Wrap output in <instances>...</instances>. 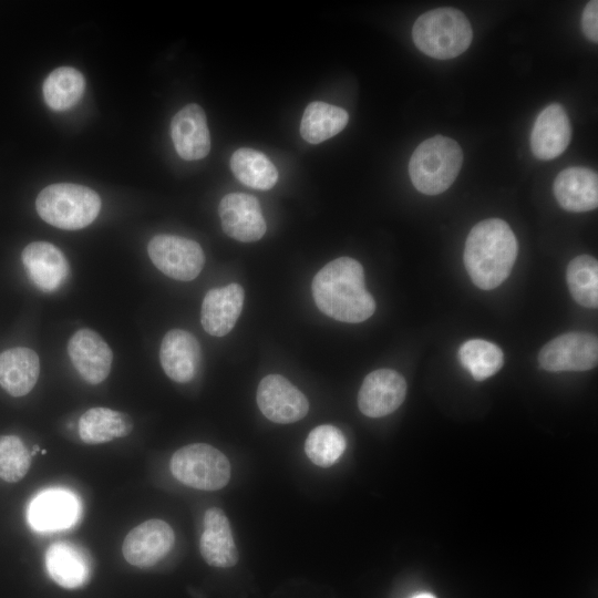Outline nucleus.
<instances>
[{
	"label": "nucleus",
	"instance_id": "obj_1",
	"mask_svg": "<svg viewBox=\"0 0 598 598\" xmlns=\"http://www.w3.org/2000/svg\"><path fill=\"white\" fill-rule=\"evenodd\" d=\"M311 291L318 309L338 321L362 322L375 310V301L364 286L363 268L350 257L322 267L313 277Z\"/></svg>",
	"mask_w": 598,
	"mask_h": 598
},
{
	"label": "nucleus",
	"instance_id": "obj_2",
	"mask_svg": "<svg viewBox=\"0 0 598 598\" xmlns=\"http://www.w3.org/2000/svg\"><path fill=\"white\" fill-rule=\"evenodd\" d=\"M517 256V240L509 225L499 218L476 224L464 248V265L481 289L498 287L511 274Z\"/></svg>",
	"mask_w": 598,
	"mask_h": 598
},
{
	"label": "nucleus",
	"instance_id": "obj_3",
	"mask_svg": "<svg viewBox=\"0 0 598 598\" xmlns=\"http://www.w3.org/2000/svg\"><path fill=\"white\" fill-rule=\"evenodd\" d=\"M412 38L424 54L447 60L466 51L472 42L473 31L463 12L443 7L421 14L413 24Z\"/></svg>",
	"mask_w": 598,
	"mask_h": 598
},
{
	"label": "nucleus",
	"instance_id": "obj_4",
	"mask_svg": "<svg viewBox=\"0 0 598 598\" xmlns=\"http://www.w3.org/2000/svg\"><path fill=\"white\" fill-rule=\"evenodd\" d=\"M463 153L458 143L436 135L422 142L409 162V175L413 186L425 195L445 192L457 177Z\"/></svg>",
	"mask_w": 598,
	"mask_h": 598
},
{
	"label": "nucleus",
	"instance_id": "obj_5",
	"mask_svg": "<svg viewBox=\"0 0 598 598\" xmlns=\"http://www.w3.org/2000/svg\"><path fill=\"white\" fill-rule=\"evenodd\" d=\"M39 216L48 224L66 230L89 226L101 209L100 196L91 188L59 183L43 188L35 200Z\"/></svg>",
	"mask_w": 598,
	"mask_h": 598
},
{
	"label": "nucleus",
	"instance_id": "obj_6",
	"mask_svg": "<svg viewBox=\"0 0 598 598\" xmlns=\"http://www.w3.org/2000/svg\"><path fill=\"white\" fill-rule=\"evenodd\" d=\"M169 467L181 483L202 491L220 489L230 478L228 458L206 443H194L178 448L171 458Z\"/></svg>",
	"mask_w": 598,
	"mask_h": 598
},
{
	"label": "nucleus",
	"instance_id": "obj_7",
	"mask_svg": "<svg viewBox=\"0 0 598 598\" xmlns=\"http://www.w3.org/2000/svg\"><path fill=\"white\" fill-rule=\"evenodd\" d=\"M147 254L157 269L181 281L195 279L205 264L198 243L175 235L154 236L147 245Z\"/></svg>",
	"mask_w": 598,
	"mask_h": 598
},
{
	"label": "nucleus",
	"instance_id": "obj_8",
	"mask_svg": "<svg viewBox=\"0 0 598 598\" xmlns=\"http://www.w3.org/2000/svg\"><path fill=\"white\" fill-rule=\"evenodd\" d=\"M538 362L549 372L590 370L598 362L597 337L585 332L558 336L540 349Z\"/></svg>",
	"mask_w": 598,
	"mask_h": 598
},
{
	"label": "nucleus",
	"instance_id": "obj_9",
	"mask_svg": "<svg viewBox=\"0 0 598 598\" xmlns=\"http://www.w3.org/2000/svg\"><path fill=\"white\" fill-rule=\"evenodd\" d=\"M256 399L261 413L275 423L297 422L309 411L305 394L279 374L266 375L260 381Z\"/></svg>",
	"mask_w": 598,
	"mask_h": 598
},
{
	"label": "nucleus",
	"instance_id": "obj_10",
	"mask_svg": "<svg viewBox=\"0 0 598 598\" xmlns=\"http://www.w3.org/2000/svg\"><path fill=\"white\" fill-rule=\"evenodd\" d=\"M174 542V530L166 522L148 519L128 532L122 545V554L128 564L146 568L163 559Z\"/></svg>",
	"mask_w": 598,
	"mask_h": 598
},
{
	"label": "nucleus",
	"instance_id": "obj_11",
	"mask_svg": "<svg viewBox=\"0 0 598 598\" xmlns=\"http://www.w3.org/2000/svg\"><path fill=\"white\" fill-rule=\"evenodd\" d=\"M218 213L224 233L238 241H257L266 233L260 204L249 194L225 195L219 203Z\"/></svg>",
	"mask_w": 598,
	"mask_h": 598
},
{
	"label": "nucleus",
	"instance_id": "obj_12",
	"mask_svg": "<svg viewBox=\"0 0 598 598\" xmlns=\"http://www.w3.org/2000/svg\"><path fill=\"white\" fill-rule=\"evenodd\" d=\"M405 395L406 382L399 372L378 369L364 378L358 394V406L369 417H381L395 411Z\"/></svg>",
	"mask_w": 598,
	"mask_h": 598
},
{
	"label": "nucleus",
	"instance_id": "obj_13",
	"mask_svg": "<svg viewBox=\"0 0 598 598\" xmlns=\"http://www.w3.org/2000/svg\"><path fill=\"white\" fill-rule=\"evenodd\" d=\"M68 354L79 374L90 384L103 382L111 372L113 353L95 331L83 328L72 334Z\"/></svg>",
	"mask_w": 598,
	"mask_h": 598
},
{
	"label": "nucleus",
	"instance_id": "obj_14",
	"mask_svg": "<svg viewBox=\"0 0 598 598\" xmlns=\"http://www.w3.org/2000/svg\"><path fill=\"white\" fill-rule=\"evenodd\" d=\"M571 140V125L565 109L553 103L536 117L530 133V150L543 161L563 154Z\"/></svg>",
	"mask_w": 598,
	"mask_h": 598
},
{
	"label": "nucleus",
	"instance_id": "obj_15",
	"mask_svg": "<svg viewBox=\"0 0 598 598\" xmlns=\"http://www.w3.org/2000/svg\"><path fill=\"white\" fill-rule=\"evenodd\" d=\"M171 135L176 152L186 161L204 158L210 151L206 115L198 104H187L174 115Z\"/></svg>",
	"mask_w": 598,
	"mask_h": 598
},
{
	"label": "nucleus",
	"instance_id": "obj_16",
	"mask_svg": "<svg viewBox=\"0 0 598 598\" xmlns=\"http://www.w3.org/2000/svg\"><path fill=\"white\" fill-rule=\"evenodd\" d=\"M22 264L33 285L44 292L58 290L69 276L66 258L51 243L29 244L22 251Z\"/></svg>",
	"mask_w": 598,
	"mask_h": 598
},
{
	"label": "nucleus",
	"instance_id": "obj_17",
	"mask_svg": "<svg viewBox=\"0 0 598 598\" xmlns=\"http://www.w3.org/2000/svg\"><path fill=\"white\" fill-rule=\"evenodd\" d=\"M244 300V289L236 282L207 291L200 309L204 330L214 337L229 333L241 313Z\"/></svg>",
	"mask_w": 598,
	"mask_h": 598
},
{
	"label": "nucleus",
	"instance_id": "obj_18",
	"mask_svg": "<svg viewBox=\"0 0 598 598\" xmlns=\"http://www.w3.org/2000/svg\"><path fill=\"white\" fill-rule=\"evenodd\" d=\"M200 346L194 334L186 330H169L159 348V361L166 375L175 382H189L200 362Z\"/></svg>",
	"mask_w": 598,
	"mask_h": 598
},
{
	"label": "nucleus",
	"instance_id": "obj_19",
	"mask_svg": "<svg viewBox=\"0 0 598 598\" xmlns=\"http://www.w3.org/2000/svg\"><path fill=\"white\" fill-rule=\"evenodd\" d=\"M199 550L204 560L213 567L228 568L238 561L230 524L223 509L210 507L205 512Z\"/></svg>",
	"mask_w": 598,
	"mask_h": 598
},
{
	"label": "nucleus",
	"instance_id": "obj_20",
	"mask_svg": "<svg viewBox=\"0 0 598 598\" xmlns=\"http://www.w3.org/2000/svg\"><path fill=\"white\" fill-rule=\"evenodd\" d=\"M553 189L565 210L582 213L598 206V175L587 167L565 168L556 176Z\"/></svg>",
	"mask_w": 598,
	"mask_h": 598
},
{
	"label": "nucleus",
	"instance_id": "obj_21",
	"mask_svg": "<svg viewBox=\"0 0 598 598\" xmlns=\"http://www.w3.org/2000/svg\"><path fill=\"white\" fill-rule=\"evenodd\" d=\"M79 504L73 494L64 489H49L35 496L28 511L30 525L41 532L71 526L78 517Z\"/></svg>",
	"mask_w": 598,
	"mask_h": 598
},
{
	"label": "nucleus",
	"instance_id": "obj_22",
	"mask_svg": "<svg viewBox=\"0 0 598 598\" xmlns=\"http://www.w3.org/2000/svg\"><path fill=\"white\" fill-rule=\"evenodd\" d=\"M40 373L38 354L23 347L0 353V385L12 396H23L35 385Z\"/></svg>",
	"mask_w": 598,
	"mask_h": 598
},
{
	"label": "nucleus",
	"instance_id": "obj_23",
	"mask_svg": "<svg viewBox=\"0 0 598 598\" xmlns=\"http://www.w3.org/2000/svg\"><path fill=\"white\" fill-rule=\"evenodd\" d=\"M45 565L49 576L63 588H80L91 577L89 558L70 543L52 544L47 550Z\"/></svg>",
	"mask_w": 598,
	"mask_h": 598
},
{
	"label": "nucleus",
	"instance_id": "obj_24",
	"mask_svg": "<svg viewBox=\"0 0 598 598\" xmlns=\"http://www.w3.org/2000/svg\"><path fill=\"white\" fill-rule=\"evenodd\" d=\"M133 430L130 415L97 406L85 411L78 424L80 439L86 444H101L124 437Z\"/></svg>",
	"mask_w": 598,
	"mask_h": 598
},
{
	"label": "nucleus",
	"instance_id": "obj_25",
	"mask_svg": "<svg viewBox=\"0 0 598 598\" xmlns=\"http://www.w3.org/2000/svg\"><path fill=\"white\" fill-rule=\"evenodd\" d=\"M349 121L342 107L324 102L310 103L302 115L300 134L310 144H319L340 133Z\"/></svg>",
	"mask_w": 598,
	"mask_h": 598
},
{
	"label": "nucleus",
	"instance_id": "obj_26",
	"mask_svg": "<svg viewBox=\"0 0 598 598\" xmlns=\"http://www.w3.org/2000/svg\"><path fill=\"white\" fill-rule=\"evenodd\" d=\"M230 168L239 182L251 188L268 190L278 181V171L272 162L254 148L235 151L230 157Z\"/></svg>",
	"mask_w": 598,
	"mask_h": 598
},
{
	"label": "nucleus",
	"instance_id": "obj_27",
	"mask_svg": "<svg viewBox=\"0 0 598 598\" xmlns=\"http://www.w3.org/2000/svg\"><path fill=\"white\" fill-rule=\"evenodd\" d=\"M85 81L80 71L62 66L52 71L43 82V97L49 107L64 111L75 105L82 97Z\"/></svg>",
	"mask_w": 598,
	"mask_h": 598
},
{
	"label": "nucleus",
	"instance_id": "obj_28",
	"mask_svg": "<svg viewBox=\"0 0 598 598\" xmlns=\"http://www.w3.org/2000/svg\"><path fill=\"white\" fill-rule=\"evenodd\" d=\"M566 280L574 300L582 307L598 306V262L589 255L575 257L567 266Z\"/></svg>",
	"mask_w": 598,
	"mask_h": 598
},
{
	"label": "nucleus",
	"instance_id": "obj_29",
	"mask_svg": "<svg viewBox=\"0 0 598 598\" xmlns=\"http://www.w3.org/2000/svg\"><path fill=\"white\" fill-rule=\"evenodd\" d=\"M458 360L476 381H483L501 370L504 354L489 341L472 339L461 346Z\"/></svg>",
	"mask_w": 598,
	"mask_h": 598
},
{
	"label": "nucleus",
	"instance_id": "obj_30",
	"mask_svg": "<svg viewBox=\"0 0 598 598\" xmlns=\"http://www.w3.org/2000/svg\"><path fill=\"white\" fill-rule=\"evenodd\" d=\"M346 445V437L338 427L322 424L308 434L305 451L313 464L328 467L338 462Z\"/></svg>",
	"mask_w": 598,
	"mask_h": 598
},
{
	"label": "nucleus",
	"instance_id": "obj_31",
	"mask_svg": "<svg viewBox=\"0 0 598 598\" xmlns=\"http://www.w3.org/2000/svg\"><path fill=\"white\" fill-rule=\"evenodd\" d=\"M31 464V455L16 435H0V477L8 483L22 480Z\"/></svg>",
	"mask_w": 598,
	"mask_h": 598
},
{
	"label": "nucleus",
	"instance_id": "obj_32",
	"mask_svg": "<svg viewBox=\"0 0 598 598\" xmlns=\"http://www.w3.org/2000/svg\"><path fill=\"white\" fill-rule=\"evenodd\" d=\"M581 28L584 34L592 42L598 41V1H589L581 16Z\"/></svg>",
	"mask_w": 598,
	"mask_h": 598
},
{
	"label": "nucleus",
	"instance_id": "obj_33",
	"mask_svg": "<svg viewBox=\"0 0 598 598\" xmlns=\"http://www.w3.org/2000/svg\"><path fill=\"white\" fill-rule=\"evenodd\" d=\"M38 452H40L39 445H34L32 451L30 452L31 457L34 456Z\"/></svg>",
	"mask_w": 598,
	"mask_h": 598
},
{
	"label": "nucleus",
	"instance_id": "obj_34",
	"mask_svg": "<svg viewBox=\"0 0 598 598\" xmlns=\"http://www.w3.org/2000/svg\"><path fill=\"white\" fill-rule=\"evenodd\" d=\"M413 598H435V597L430 594H420Z\"/></svg>",
	"mask_w": 598,
	"mask_h": 598
},
{
	"label": "nucleus",
	"instance_id": "obj_35",
	"mask_svg": "<svg viewBox=\"0 0 598 598\" xmlns=\"http://www.w3.org/2000/svg\"><path fill=\"white\" fill-rule=\"evenodd\" d=\"M40 453L44 455L47 453V450H41Z\"/></svg>",
	"mask_w": 598,
	"mask_h": 598
}]
</instances>
